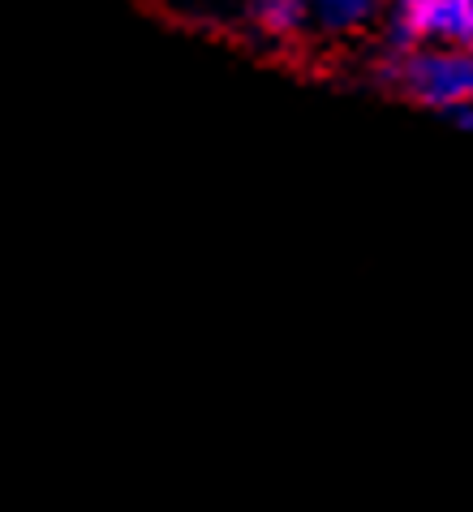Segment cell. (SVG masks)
Segmentation results:
<instances>
[{
    "mask_svg": "<svg viewBox=\"0 0 473 512\" xmlns=\"http://www.w3.org/2000/svg\"><path fill=\"white\" fill-rule=\"evenodd\" d=\"M387 82L430 112H456L473 104V48L461 44H418L392 52Z\"/></svg>",
    "mask_w": 473,
    "mask_h": 512,
    "instance_id": "6da1fadb",
    "label": "cell"
},
{
    "mask_svg": "<svg viewBox=\"0 0 473 512\" xmlns=\"http://www.w3.org/2000/svg\"><path fill=\"white\" fill-rule=\"evenodd\" d=\"M396 5H418V0H396Z\"/></svg>",
    "mask_w": 473,
    "mask_h": 512,
    "instance_id": "8992f818",
    "label": "cell"
},
{
    "mask_svg": "<svg viewBox=\"0 0 473 512\" xmlns=\"http://www.w3.org/2000/svg\"><path fill=\"white\" fill-rule=\"evenodd\" d=\"M250 22L271 39H297L310 31V0H250Z\"/></svg>",
    "mask_w": 473,
    "mask_h": 512,
    "instance_id": "277c9868",
    "label": "cell"
},
{
    "mask_svg": "<svg viewBox=\"0 0 473 512\" xmlns=\"http://www.w3.org/2000/svg\"><path fill=\"white\" fill-rule=\"evenodd\" d=\"M448 121L456 125V130H465V134H473V104H465V108H456V112H448Z\"/></svg>",
    "mask_w": 473,
    "mask_h": 512,
    "instance_id": "5b68a950",
    "label": "cell"
},
{
    "mask_svg": "<svg viewBox=\"0 0 473 512\" xmlns=\"http://www.w3.org/2000/svg\"><path fill=\"white\" fill-rule=\"evenodd\" d=\"M383 0H310V31L327 39H349L379 18Z\"/></svg>",
    "mask_w": 473,
    "mask_h": 512,
    "instance_id": "3957f363",
    "label": "cell"
},
{
    "mask_svg": "<svg viewBox=\"0 0 473 512\" xmlns=\"http://www.w3.org/2000/svg\"><path fill=\"white\" fill-rule=\"evenodd\" d=\"M387 39H392V52H405L418 44L473 48V0H418V5H396Z\"/></svg>",
    "mask_w": 473,
    "mask_h": 512,
    "instance_id": "7a4b0ae2",
    "label": "cell"
}]
</instances>
